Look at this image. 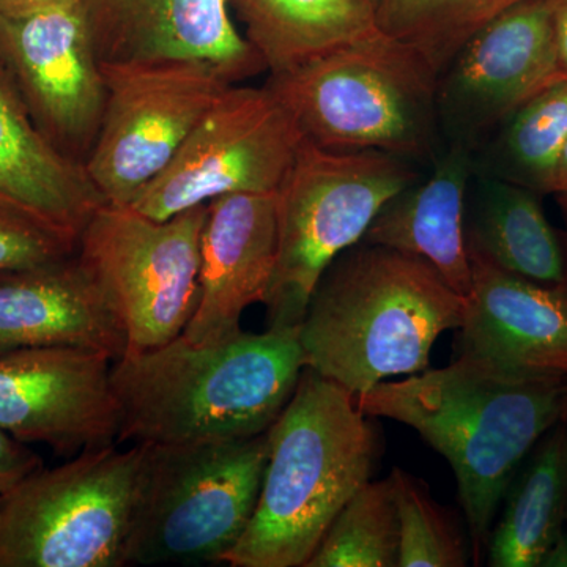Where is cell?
Returning <instances> with one entry per match:
<instances>
[{
    "instance_id": "cell-3",
    "label": "cell",
    "mask_w": 567,
    "mask_h": 567,
    "mask_svg": "<svg viewBox=\"0 0 567 567\" xmlns=\"http://www.w3.org/2000/svg\"><path fill=\"white\" fill-rule=\"evenodd\" d=\"M465 308L420 257L360 241L327 268L298 324L305 368L360 398L429 369L436 339L461 327Z\"/></svg>"
},
{
    "instance_id": "cell-19",
    "label": "cell",
    "mask_w": 567,
    "mask_h": 567,
    "mask_svg": "<svg viewBox=\"0 0 567 567\" xmlns=\"http://www.w3.org/2000/svg\"><path fill=\"white\" fill-rule=\"evenodd\" d=\"M473 174V152L465 145L446 144L416 182L380 208L361 241L420 257L466 300L472 270L464 212Z\"/></svg>"
},
{
    "instance_id": "cell-18",
    "label": "cell",
    "mask_w": 567,
    "mask_h": 567,
    "mask_svg": "<svg viewBox=\"0 0 567 567\" xmlns=\"http://www.w3.org/2000/svg\"><path fill=\"white\" fill-rule=\"evenodd\" d=\"M76 347L121 360L128 333L117 305L74 252L0 279V353Z\"/></svg>"
},
{
    "instance_id": "cell-21",
    "label": "cell",
    "mask_w": 567,
    "mask_h": 567,
    "mask_svg": "<svg viewBox=\"0 0 567 567\" xmlns=\"http://www.w3.org/2000/svg\"><path fill=\"white\" fill-rule=\"evenodd\" d=\"M466 252L529 281L567 284V234L548 221L540 194L476 173L465 197Z\"/></svg>"
},
{
    "instance_id": "cell-12",
    "label": "cell",
    "mask_w": 567,
    "mask_h": 567,
    "mask_svg": "<svg viewBox=\"0 0 567 567\" xmlns=\"http://www.w3.org/2000/svg\"><path fill=\"white\" fill-rule=\"evenodd\" d=\"M563 78L551 0L517 3L470 37L440 71L443 141L475 152L522 104Z\"/></svg>"
},
{
    "instance_id": "cell-27",
    "label": "cell",
    "mask_w": 567,
    "mask_h": 567,
    "mask_svg": "<svg viewBox=\"0 0 567 567\" xmlns=\"http://www.w3.org/2000/svg\"><path fill=\"white\" fill-rule=\"evenodd\" d=\"M399 522L398 567L468 566L466 540L451 511L435 502L429 487L401 468L388 476Z\"/></svg>"
},
{
    "instance_id": "cell-1",
    "label": "cell",
    "mask_w": 567,
    "mask_h": 567,
    "mask_svg": "<svg viewBox=\"0 0 567 567\" xmlns=\"http://www.w3.org/2000/svg\"><path fill=\"white\" fill-rule=\"evenodd\" d=\"M361 412L415 429L457 481L475 565L486 558L503 496L536 443L567 417V379L514 374L456 357L357 398Z\"/></svg>"
},
{
    "instance_id": "cell-16",
    "label": "cell",
    "mask_w": 567,
    "mask_h": 567,
    "mask_svg": "<svg viewBox=\"0 0 567 567\" xmlns=\"http://www.w3.org/2000/svg\"><path fill=\"white\" fill-rule=\"evenodd\" d=\"M472 287L456 357L527 377L567 379V284L529 281L468 254Z\"/></svg>"
},
{
    "instance_id": "cell-14",
    "label": "cell",
    "mask_w": 567,
    "mask_h": 567,
    "mask_svg": "<svg viewBox=\"0 0 567 567\" xmlns=\"http://www.w3.org/2000/svg\"><path fill=\"white\" fill-rule=\"evenodd\" d=\"M111 363L107 354L76 347L0 353V429L59 454L117 445Z\"/></svg>"
},
{
    "instance_id": "cell-15",
    "label": "cell",
    "mask_w": 567,
    "mask_h": 567,
    "mask_svg": "<svg viewBox=\"0 0 567 567\" xmlns=\"http://www.w3.org/2000/svg\"><path fill=\"white\" fill-rule=\"evenodd\" d=\"M100 65L194 62L227 81L262 73L227 0H84Z\"/></svg>"
},
{
    "instance_id": "cell-4",
    "label": "cell",
    "mask_w": 567,
    "mask_h": 567,
    "mask_svg": "<svg viewBox=\"0 0 567 567\" xmlns=\"http://www.w3.org/2000/svg\"><path fill=\"white\" fill-rule=\"evenodd\" d=\"M268 446L256 511L223 563L306 567L339 511L371 481L379 429L350 391L305 368Z\"/></svg>"
},
{
    "instance_id": "cell-28",
    "label": "cell",
    "mask_w": 567,
    "mask_h": 567,
    "mask_svg": "<svg viewBox=\"0 0 567 567\" xmlns=\"http://www.w3.org/2000/svg\"><path fill=\"white\" fill-rule=\"evenodd\" d=\"M76 241L33 218L29 213L0 203V279L69 259Z\"/></svg>"
},
{
    "instance_id": "cell-13",
    "label": "cell",
    "mask_w": 567,
    "mask_h": 567,
    "mask_svg": "<svg viewBox=\"0 0 567 567\" xmlns=\"http://www.w3.org/2000/svg\"><path fill=\"white\" fill-rule=\"evenodd\" d=\"M0 61L40 133L65 158L84 167L106 104L84 0L0 17Z\"/></svg>"
},
{
    "instance_id": "cell-25",
    "label": "cell",
    "mask_w": 567,
    "mask_h": 567,
    "mask_svg": "<svg viewBox=\"0 0 567 567\" xmlns=\"http://www.w3.org/2000/svg\"><path fill=\"white\" fill-rule=\"evenodd\" d=\"M525 0H380L374 11L380 31L416 48L445 69L481 28Z\"/></svg>"
},
{
    "instance_id": "cell-26",
    "label": "cell",
    "mask_w": 567,
    "mask_h": 567,
    "mask_svg": "<svg viewBox=\"0 0 567 567\" xmlns=\"http://www.w3.org/2000/svg\"><path fill=\"white\" fill-rule=\"evenodd\" d=\"M399 522L390 480L346 503L306 567H398Z\"/></svg>"
},
{
    "instance_id": "cell-9",
    "label": "cell",
    "mask_w": 567,
    "mask_h": 567,
    "mask_svg": "<svg viewBox=\"0 0 567 567\" xmlns=\"http://www.w3.org/2000/svg\"><path fill=\"white\" fill-rule=\"evenodd\" d=\"M205 219L207 204L164 221L103 204L85 224L76 254L117 305L126 353L156 349L185 331L199 298Z\"/></svg>"
},
{
    "instance_id": "cell-35",
    "label": "cell",
    "mask_w": 567,
    "mask_h": 567,
    "mask_svg": "<svg viewBox=\"0 0 567 567\" xmlns=\"http://www.w3.org/2000/svg\"><path fill=\"white\" fill-rule=\"evenodd\" d=\"M563 212H565V213H566V218H567V210H563Z\"/></svg>"
},
{
    "instance_id": "cell-31",
    "label": "cell",
    "mask_w": 567,
    "mask_h": 567,
    "mask_svg": "<svg viewBox=\"0 0 567 567\" xmlns=\"http://www.w3.org/2000/svg\"><path fill=\"white\" fill-rule=\"evenodd\" d=\"M69 2L71 0H0V17H22Z\"/></svg>"
},
{
    "instance_id": "cell-6",
    "label": "cell",
    "mask_w": 567,
    "mask_h": 567,
    "mask_svg": "<svg viewBox=\"0 0 567 567\" xmlns=\"http://www.w3.org/2000/svg\"><path fill=\"white\" fill-rule=\"evenodd\" d=\"M141 446L126 566L224 561L256 511L268 431L251 439Z\"/></svg>"
},
{
    "instance_id": "cell-23",
    "label": "cell",
    "mask_w": 567,
    "mask_h": 567,
    "mask_svg": "<svg viewBox=\"0 0 567 567\" xmlns=\"http://www.w3.org/2000/svg\"><path fill=\"white\" fill-rule=\"evenodd\" d=\"M270 74L292 70L377 28L358 0H227Z\"/></svg>"
},
{
    "instance_id": "cell-10",
    "label": "cell",
    "mask_w": 567,
    "mask_h": 567,
    "mask_svg": "<svg viewBox=\"0 0 567 567\" xmlns=\"http://www.w3.org/2000/svg\"><path fill=\"white\" fill-rule=\"evenodd\" d=\"M102 73L106 104L84 171L104 203L128 207L233 82L194 62L102 65Z\"/></svg>"
},
{
    "instance_id": "cell-11",
    "label": "cell",
    "mask_w": 567,
    "mask_h": 567,
    "mask_svg": "<svg viewBox=\"0 0 567 567\" xmlns=\"http://www.w3.org/2000/svg\"><path fill=\"white\" fill-rule=\"evenodd\" d=\"M301 141L297 125L265 85L233 84L169 166L128 207L164 221L227 194L276 193Z\"/></svg>"
},
{
    "instance_id": "cell-5",
    "label": "cell",
    "mask_w": 567,
    "mask_h": 567,
    "mask_svg": "<svg viewBox=\"0 0 567 567\" xmlns=\"http://www.w3.org/2000/svg\"><path fill=\"white\" fill-rule=\"evenodd\" d=\"M439 71L416 48L375 28L265 87L305 141L330 152H380L429 169L445 148L436 115Z\"/></svg>"
},
{
    "instance_id": "cell-22",
    "label": "cell",
    "mask_w": 567,
    "mask_h": 567,
    "mask_svg": "<svg viewBox=\"0 0 567 567\" xmlns=\"http://www.w3.org/2000/svg\"><path fill=\"white\" fill-rule=\"evenodd\" d=\"M502 503V516L488 537L487 565L539 567L567 527V417L529 451Z\"/></svg>"
},
{
    "instance_id": "cell-34",
    "label": "cell",
    "mask_w": 567,
    "mask_h": 567,
    "mask_svg": "<svg viewBox=\"0 0 567 567\" xmlns=\"http://www.w3.org/2000/svg\"><path fill=\"white\" fill-rule=\"evenodd\" d=\"M358 2L363 3L365 9H369L374 13L377 6H379L380 0H358Z\"/></svg>"
},
{
    "instance_id": "cell-33",
    "label": "cell",
    "mask_w": 567,
    "mask_h": 567,
    "mask_svg": "<svg viewBox=\"0 0 567 567\" xmlns=\"http://www.w3.org/2000/svg\"><path fill=\"white\" fill-rule=\"evenodd\" d=\"M551 196L557 197L563 210H567V144L559 159L557 178H555L554 193Z\"/></svg>"
},
{
    "instance_id": "cell-30",
    "label": "cell",
    "mask_w": 567,
    "mask_h": 567,
    "mask_svg": "<svg viewBox=\"0 0 567 567\" xmlns=\"http://www.w3.org/2000/svg\"><path fill=\"white\" fill-rule=\"evenodd\" d=\"M554 7L555 41L563 74L567 78V0H551Z\"/></svg>"
},
{
    "instance_id": "cell-2",
    "label": "cell",
    "mask_w": 567,
    "mask_h": 567,
    "mask_svg": "<svg viewBox=\"0 0 567 567\" xmlns=\"http://www.w3.org/2000/svg\"><path fill=\"white\" fill-rule=\"evenodd\" d=\"M303 354L298 328H267L212 346L178 336L111 369L117 445H164L264 434L292 398Z\"/></svg>"
},
{
    "instance_id": "cell-20",
    "label": "cell",
    "mask_w": 567,
    "mask_h": 567,
    "mask_svg": "<svg viewBox=\"0 0 567 567\" xmlns=\"http://www.w3.org/2000/svg\"><path fill=\"white\" fill-rule=\"evenodd\" d=\"M0 203L29 213L76 244L93 213L106 204L84 167L55 151L37 128L2 61Z\"/></svg>"
},
{
    "instance_id": "cell-8",
    "label": "cell",
    "mask_w": 567,
    "mask_h": 567,
    "mask_svg": "<svg viewBox=\"0 0 567 567\" xmlns=\"http://www.w3.org/2000/svg\"><path fill=\"white\" fill-rule=\"evenodd\" d=\"M142 446L84 451L0 498V567L126 566Z\"/></svg>"
},
{
    "instance_id": "cell-29",
    "label": "cell",
    "mask_w": 567,
    "mask_h": 567,
    "mask_svg": "<svg viewBox=\"0 0 567 567\" xmlns=\"http://www.w3.org/2000/svg\"><path fill=\"white\" fill-rule=\"evenodd\" d=\"M41 468L35 451L0 429V498Z\"/></svg>"
},
{
    "instance_id": "cell-17",
    "label": "cell",
    "mask_w": 567,
    "mask_h": 567,
    "mask_svg": "<svg viewBox=\"0 0 567 567\" xmlns=\"http://www.w3.org/2000/svg\"><path fill=\"white\" fill-rule=\"evenodd\" d=\"M278 256L275 193H238L207 204L199 298L183 338L219 344L240 334L249 306L265 303Z\"/></svg>"
},
{
    "instance_id": "cell-24",
    "label": "cell",
    "mask_w": 567,
    "mask_h": 567,
    "mask_svg": "<svg viewBox=\"0 0 567 567\" xmlns=\"http://www.w3.org/2000/svg\"><path fill=\"white\" fill-rule=\"evenodd\" d=\"M566 144L567 78H563L522 104L473 152L475 171L546 196L554 193Z\"/></svg>"
},
{
    "instance_id": "cell-32",
    "label": "cell",
    "mask_w": 567,
    "mask_h": 567,
    "mask_svg": "<svg viewBox=\"0 0 567 567\" xmlns=\"http://www.w3.org/2000/svg\"><path fill=\"white\" fill-rule=\"evenodd\" d=\"M539 567H567V527L547 548Z\"/></svg>"
},
{
    "instance_id": "cell-7",
    "label": "cell",
    "mask_w": 567,
    "mask_h": 567,
    "mask_svg": "<svg viewBox=\"0 0 567 567\" xmlns=\"http://www.w3.org/2000/svg\"><path fill=\"white\" fill-rule=\"evenodd\" d=\"M424 171L386 153L330 152L301 141L275 193L278 256L264 303L268 328H298L327 268Z\"/></svg>"
}]
</instances>
